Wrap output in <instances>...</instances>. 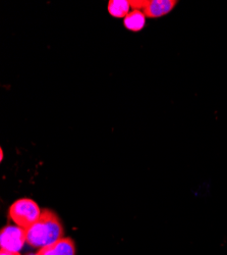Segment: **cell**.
<instances>
[{"label":"cell","mask_w":227,"mask_h":255,"mask_svg":"<svg viewBox=\"0 0 227 255\" xmlns=\"http://www.w3.org/2000/svg\"><path fill=\"white\" fill-rule=\"evenodd\" d=\"M0 255H22V254H20L19 252H12V251L1 249L0 250Z\"/></svg>","instance_id":"cell-8"},{"label":"cell","mask_w":227,"mask_h":255,"mask_svg":"<svg viewBox=\"0 0 227 255\" xmlns=\"http://www.w3.org/2000/svg\"><path fill=\"white\" fill-rule=\"evenodd\" d=\"M130 0H110L108 2V12L116 18H125L131 12Z\"/></svg>","instance_id":"cell-7"},{"label":"cell","mask_w":227,"mask_h":255,"mask_svg":"<svg viewBox=\"0 0 227 255\" xmlns=\"http://www.w3.org/2000/svg\"><path fill=\"white\" fill-rule=\"evenodd\" d=\"M147 16L142 10L133 9L131 12L123 18V25L132 32H140L146 26Z\"/></svg>","instance_id":"cell-6"},{"label":"cell","mask_w":227,"mask_h":255,"mask_svg":"<svg viewBox=\"0 0 227 255\" xmlns=\"http://www.w3.org/2000/svg\"><path fill=\"white\" fill-rule=\"evenodd\" d=\"M26 241V230L15 225H7L0 233V247L1 249L19 252L23 249Z\"/></svg>","instance_id":"cell-3"},{"label":"cell","mask_w":227,"mask_h":255,"mask_svg":"<svg viewBox=\"0 0 227 255\" xmlns=\"http://www.w3.org/2000/svg\"><path fill=\"white\" fill-rule=\"evenodd\" d=\"M177 3L176 0H146L143 12L148 18H159L170 13Z\"/></svg>","instance_id":"cell-4"},{"label":"cell","mask_w":227,"mask_h":255,"mask_svg":"<svg viewBox=\"0 0 227 255\" xmlns=\"http://www.w3.org/2000/svg\"><path fill=\"white\" fill-rule=\"evenodd\" d=\"M42 210L35 200L19 198L10 205L8 217L15 226L27 230L40 218Z\"/></svg>","instance_id":"cell-2"},{"label":"cell","mask_w":227,"mask_h":255,"mask_svg":"<svg viewBox=\"0 0 227 255\" xmlns=\"http://www.w3.org/2000/svg\"><path fill=\"white\" fill-rule=\"evenodd\" d=\"M3 159V151L2 149H0V160Z\"/></svg>","instance_id":"cell-9"},{"label":"cell","mask_w":227,"mask_h":255,"mask_svg":"<svg viewBox=\"0 0 227 255\" xmlns=\"http://www.w3.org/2000/svg\"><path fill=\"white\" fill-rule=\"evenodd\" d=\"M30 255H38V254H37V253H36V254H30Z\"/></svg>","instance_id":"cell-10"},{"label":"cell","mask_w":227,"mask_h":255,"mask_svg":"<svg viewBox=\"0 0 227 255\" xmlns=\"http://www.w3.org/2000/svg\"><path fill=\"white\" fill-rule=\"evenodd\" d=\"M64 238V227L54 211L43 209L40 218L26 230L27 244L33 248H44Z\"/></svg>","instance_id":"cell-1"},{"label":"cell","mask_w":227,"mask_h":255,"mask_svg":"<svg viewBox=\"0 0 227 255\" xmlns=\"http://www.w3.org/2000/svg\"><path fill=\"white\" fill-rule=\"evenodd\" d=\"M38 255H76V244L71 238H61L37 251Z\"/></svg>","instance_id":"cell-5"}]
</instances>
